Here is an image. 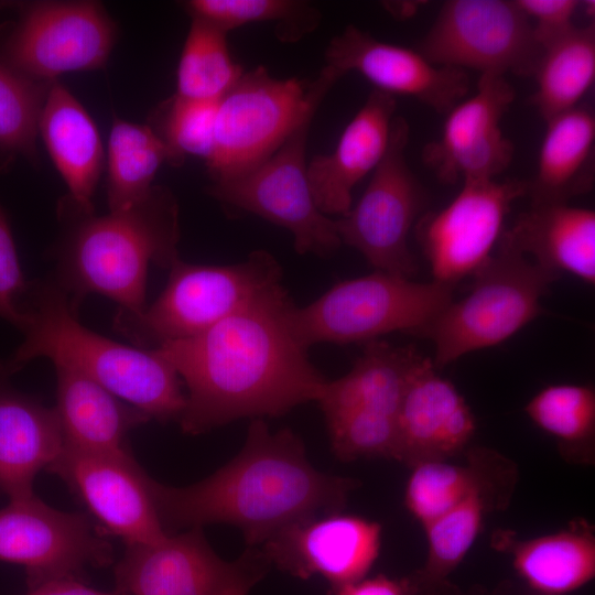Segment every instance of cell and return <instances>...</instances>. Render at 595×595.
<instances>
[{
  "label": "cell",
  "instance_id": "obj_44",
  "mask_svg": "<svg viewBox=\"0 0 595 595\" xmlns=\"http://www.w3.org/2000/svg\"><path fill=\"white\" fill-rule=\"evenodd\" d=\"M435 595H519L515 592L509 583H500L495 588L483 586H472L469 588H461L459 586L448 582ZM524 595V594H523Z\"/></svg>",
  "mask_w": 595,
  "mask_h": 595
},
{
  "label": "cell",
  "instance_id": "obj_14",
  "mask_svg": "<svg viewBox=\"0 0 595 595\" xmlns=\"http://www.w3.org/2000/svg\"><path fill=\"white\" fill-rule=\"evenodd\" d=\"M527 194V181L463 182L443 209L419 219L416 235L433 280L454 286L490 257L511 204Z\"/></svg>",
  "mask_w": 595,
  "mask_h": 595
},
{
  "label": "cell",
  "instance_id": "obj_2",
  "mask_svg": "<svg viewBox=\"0 0 595 595\" xmlns=\"http://www.w3.org/2000/svg\"><path fill=\"white\" fill-rule=\"evenodd\" d=\"M358 484L318 472L294 432H271L260 418L251 421L238 455L205 479L185 487L150 479L169 534L180 528L228 523L241 530L250 547L321 511L338 512Z\"/></svg>",
  "mask_w": 595,
  "mask_h": 595
},
{
  "label": "cell",
  "instance_id": "obj_17",
  "mask_svg": "<svg viewBox=\"0 0 595 595\" xmlns=\"http://www.w3.org/2000/svg\"><path fill=\"white\" fill-rule=\"evenodd\" d=\"M324 60L322 71L335 82L355 71L376 89L413 97L439 113H447L469 90L466 71L436 65L418 50L382 42L353 24L329 41Z\"/></svg>",
  "mask_w": 595,
  "mask_h": 595
},
{
  "label": "cell",
  "instance_id": "obj_25",
  "mask_svg": "<svg viewBox=\"0 0 595 595\" xmlns=\"http://www.w3.org/2000/svg\"><path fill=\"white\" fill-rule=\"evenodd\" d=\"M56 371V412L63 447L95 454L128 453V433L150 419L85 376Z\"/></svg>",
  "mask_w": 595,
  "mask_h": 595
},
{
  "label": "cell",
  "instance_id": "obj_12",
  "mask_svg": "<svg viewBox=\"0 0 595 595\" xmlns=\"http://www.w3.org/2000/svg\"><path fill=\"white\" fill-rule=\"evenodd\" d=\"M418 51L440 66L533 76L543 48L513 1L450 0Z\"/></svg>",
  "mask_w": 595,
  "mask_h": 595
},
{
  "label": "cell",
  "instance_id": "obj_18",
  "mask_svg": "<svg viewBox=\"0 0 595 595\" xmlns=\"http://www.w3.org/2000/svg\"><path fill=\"white\" fill-rule=\"evenodd\" d=\"M479 472L469 493L446 515L423 529L426 558L408 575L419 595H435L463 562L489 515L511 501L519 472L517 465L494 448L478 446Z\"/></svg>",
  "mask_w": 595,
  "mask_h": 595
},
{
  "label": "cell",
  "instance_id": "obj_23",
  "mask_svg": "<svg viewBox=\"0 0 595 595\" xmlns=\"http://www.w3.org/2000/svg\"><path fill=\"white\" fill-rule=\"evenodd\" d=\"M491 547L511 559L527 591L539 595H566L595 576V529L574 519L555 532L522 539L511 530H497Z\"/></svg>",
  "mask_w": 595,
  "mask_h": 595
},
{
  "label": "cell",
  "instance_id": "obj_16",
  "mask_svg": "<svg viewBox=\"0 0 595 595\" xmlns=\"http://www.w3.org/2000/svg\"><path fill=\"white\" fill-rule=\"evenodd\" d=\"M381 536L378 522L338 511L283 528L261 552L269 564L295 577L325 578L333 594L367 576L379 556Z\"/></svg>",
  "mask_w": 595,
  "mask_h": 595
},
{
  "label": "cell",
  "instance_id": "obj_38",
  "mask_svg": "<svg viewBox=\"0 0 595 595\" xmlns=\"http://www.w3.org/2000/svg\"><path fill=\"white\" fill-rule=\"evenodd\" d=\"M333 453L345 462L383 457L397 459V418L349 411L326 418Z\"/></svg>",
  "mask_w": 595,
  "mask_h": 595
},
{
  "label": "cell",
  "instance_id": "obj_41",
  "mask_svg": "<svg viewBox=\"0 0 595 595\" xmlns=\"http://www.w3.org/2000/svg\"><path fill=\"white\" fill-rule=\"evenodd\" d=\"M269 562L262 552L248 549L237 561L235 569L217 595H247L267 572Z\"/></svg>",
  "mask_w": 595,
  "mask_h": 595
},
{
  "label": "cell",
  "instance_id": "obj_27",
  "mask_svg": "<svg viewBox=\"0 0 595 595\" xmlns=\"http://www.w3.org/2000/svg\"><path fill=\"white\" fill-rule=\"evenodd\" d=\"M545 122L537 172L527 181L530 206L567 204L591 192L595 180L593 112L577 106Z\"/></svg>",
  "mask_w": 595,
  "mask_h": 595
},
{
  "label": "cell",
  "instance_id": "obj_20",
  "mask_svg": "<svg viewBox=\"0 0 595 595\" xmlns=\"http://www.w3.org/2000/svg\"><path fill=\"white\" fill-rule=\"evenodd\" d=\"M234 569L201 528H192L155 543L126 545L113 574L116 592L125 595H217Z\"/></svg>",
  "mask_w": 595,
  "mask_h": 595
},
{
  "label": "cell",
  "instance_id": "obj_11",
  "mask_svg": "<svg viewBox=\"0 0 595 595\" xmlns=\"http://www.w3.org/2000/svg\"><path fill=\"white\" fill-rule=\"evenodd\" d=\"M311 121L300 126L266 161L237 176L212 182L207 193L229 208L258 215L293 235L298 253L326 257L342 245L335 219L316 206L306 175Z\"/></svg>",
  "mask_w": 595,
  "mask_h": 595
},
{
  "label": "cell",
  "instance_id": "obj_24",
  "mask_svg": "<svg viewBox=\"0 0 595 595\" xmlns=\"http://www.w3.org/2000/svg\"><path fill=\"white\" fill-rule=\"evenodd\" d=\"M39 136L68 190L65 197L82 210L95 212L94 195L105 164L102 142L87 110L58 79L50 85Z\"/></svg>",
  "mask_w": 595,
  "mask_h": 595
},
{
  "label": "cell",
  "instance_id": "obj_21",
  "mask_svg": "<svg viewBox=\"0 0 595 595\" xmlns=\"http://www.w3.org/2000/svg\"><path fill=\"white\" fill-rule=\"evenodd\" d=\"M394 96L374 89L343 131L335 150L315 155L306 175L317 208L325 215H345L351 192L382 160L396 117Z\"/></svg>",
  "mask_w": 595,
  "mask_h": 595
},
{
  "label": "cell",
  "instance_id": "obj_13",
  "mask_svg": "<svg viewBox=\"0 0 595 595\" xmlns=\"http://www.w3.org/2000/svg\"><path fill=\"white\" fill-rule=\"evenodd\" d=\"M0 560L24 567L29 589L82 581L88 567L112 563V545L87 513L66 512L34 494L0 509Z\"/></svg>",
  "mask_w": 595,
  "mask_h": 595
},
{
  "label": "cell",
  "instance_id": "obj_10",
  "mask_svg": "<svg viewBox=\"0 0 595 595\" xmlns=\"http://www.w3.org/2000/svg\"><path fill=\"white\" fill-rule=\"evenodd\" d=\"M410 127L396 116L388 149L363 196L335 227L342 244L357 249L377 271L409 278L418 270L408 238L428 195L405 158Z\"/></svg>",
  "mask_w": 595,
  "mask_h": 595
},
{
  "label": "cell",
  "instance_id": "obj_26",
  "mask_svg": "<svg viewBox=\"0 0 595 595\" xmlns=\"http://www.w3.org/2000/svg\"><path fill=\"white\" fill-rule=\"evenodd\" d=\"M506 236L541 268L595 282V213L569 204L530 206Z\"/></svg>",
  "mask_w": 595,
  "mask_h": 595
},
{
  "label": "cell",
  "instance_id": "obj_6",
  "mask_svg": "<svg viewBox=\"0 0 595 595\" xmlns=\"http://www.w3.org/2000/svg\"><path fill=\"white\" fill-rule=\"evenodd\" d=\"M163 292L138 314L117 312L113 328L132 346L152 349L208 329L266 289L281 283L282 270L266 250L228 266L177 259Z\"/></svg>",
  "mask_w": 595,
  "mask_h": 595
},
{
  "label": "cell",
  "instance_id": "obj_29",
  "mask_svg": "<svg viewBox=\"0 0 595 595\" xmlns=\"http://www.w3.org/2000/svg\"><path fill=\"white\" fill-rule=\"evenodd\" d=\"M106 192L109 210L128 207L153 186L163 164L180 166L184 156L151 126L115 118L108 140Z\"/></svg>",
  "mask_w": 595,
  "mask_h": 595
},
{
  "label": "cell",
  "instance_id": "obj_8",
  "mask_svg": "<svg viewBox=\"0 0 595 595\" xmlns=\"http://www.w3.org/2000/svg\"><path fill=\"white\" fill-rule=\"evenodd\" d=\"M451 285L414 282L381 271L345 280L292 313L300 343L369 342L392 332L413 334L453 301Z\"/></svg>",
  "mask_w": 595,
  "mask_h": 595
},
{
  "label": "cell",
  "instance_id": "obj_9",
  "mask_svg": "<svg viewBox=\"0 0 595 595\" xmlns=\"http://www.w3.org/2000/svg\"><path fill=\"white\" fill-rule=\"evenodd\" d=\"M15 4V3H14ZM18 18L0 23V64L36 83L104 67L118 26L97 1L19 2Z\"/></svg>",
  "mask_w": 595,
  "mask_h": 595
},
{
  "label": "cell",
  "instance_id": "obj_43",
  "mask_svg": "<svg viewBox=\"0 0 595 595\" xmlns=\"http://www.w3.org/2000/svg\"><path fill=\"white\" fill-rule=\"evenodd\" d=\"M25 595H125L118 592H101L85 585L78 580H63L46 583L35 588L29 589Z\"/></svg>",
  "mask_w": 595,
  "mask_h": 595
},
{
  "label": "cell",
  "instance_id": "obj_33",
  "mask_svg": "<svg viewBox=\"0 0 595 595\" xmlns=\"http://www.w3.org/2000/svg\"><path fill=\"white\" fill-rule=\"evenodd\" d=\"M242 74L241 66L229 53L227 33L193 18L180 56L175 95L219 101Z\"/></svg>",
  "mask_w": 595,
  "mask_h": 595
},
{
  "label": "cell",
  "instance_id": "obj_5",
  "mask_svg": "<svg viewBox=\"0 0 595 595\" xmlns=\"http://www.w3.org/2000/svg\"><path fill=\"white\" fill-rule=\"evenodd\" d=\"M473 277L465 298L413 333L433 343L435 368L511 337L542 313L541 299L561 275L538 266L504 231Z\"/></svg>",
  "mask_w": 595,
  "mask_h": 595
},
{
  "label": "cell",
  "instance_id": "obj_7",
  "mask_svg": "<svg viewBox=\"0 0 595 595\" xmlns=\"http://www.w3.org/2000/svg\"><path fill=\"white\" fill-rule=\"evenodd\" d=\"M335 82L278 79L263 66L244 73L217 105L214 148L206 160L212 182L237 176L270 158L304 122L312 121Z\"/></svg>",
  "mask_w": 595,
  "mask_h": 595
},
{
  "label": "cell",
  "instance_id": "obj_28",
  "mask_svg": "<svg viewBox=\"0 0 595 595\" xmlns=\"http://www.w3.org/2000/svg\"><path fill=\"white\" fill-rule=\"evenodd\" d=\"M420 353L414 346L366 342L351 370L326 380L316 402L325 419L349 411H366L397 418L410 372Z\"/></svg>",
  "mask_w": 595,
  "mask_h": 595
},
{
  "label": "cell",
  "instance_id": "obj_37",
  "mask_svg": "<svg viewBox=\"0 0 595 595\" xmlns=\"http://www.w3.org/2000/svg\"><path fill=\"white\" fill-rule=\"evenodd\" d=\"M217 105L174 94L156 109L151 127L184 158L191 154L206 161L214 148Z\"/></svg>",
  "mask_w": 595,
  "mask_h": 595
},
{
  "label": "cell",
  "instance_id": "obj_31",
  "mask_svg": "<svg viewBox=\"0 0 595 595\" xmlns=\"http://www.w3.org/2000/svg\"><path fill=\"white\" fill-rule=\"evenodd\" d=\"M531 104L545 120L578 106L595 79V24L574 26L543 48Z\"/></svg>",
  "mask_w": 595,
  "mask_h": 595
},
{
  "label": "cell",
  "instance_id": "obj_39",
  "mask_svg": "<svg viewBox=\"0 0 595 595\" xmlns=\"http://www.w3.org/2000/svg\"><path fill=\"white\" fill-rule=\"evenodd\" d=\"M30 282L23 275L8 219L0 206V317L21 331L22 302Z\"/></svg>",
  "mask_w": 595,
  "mask_h": 595
},
{
  "label": "cell",
  "instance_id": "obj_34",
  "mask_svg": "<svg viewBox=\"0 0 595 595\" xmlns=\"http://www.w3.org/2000/svg\"><path fill=\"white\" fill-rule=\"evenodd\" d=\"M191 18L204 20L224 32L252 22H274L281 42H296L313 32L321 12L296 0H190L183 3Z\"/></svg>",
  "mask_w": 595,
  "mask_h": 595
},
{
  "label": "cell",
  "instance_id": "obj_45",
  "mask_svg": "<svg viewBox=\"0 0 595 595\" xmlns=\"http://www.w3.org/2000/svg\"><path fill=\"white\" fill-rule=\"evenodd\" d=\"M524 595H539V594H534V593H531V592H526Z\"/></svg>",
  "mask_w": 595,
  "mask_h": 595
},
{
  "label": "cell",
  "instance_id": "obj_30",
  "mask_svg": "<svg viewBox=\"0 0 595 595\" xmlns=\"http://www.w3.org/2000/svg\"><path fill=\"white\" fill-rule=\"evenodd\" d=\"M515 99L506 76L482 74L477 93L447 113L441 136L422 150V160L441 181L452 161L500 130L499 122Z\"/></svg>",
  "mask_w": 595,
  "mask_h": 595
},
{
  "label": "cell",
  "instance_id": "obj_36",
  "mask_svg": "<svg viewBox=\"0 0 595 595\" xmlns=\"http://www.w3.org/2000/svg\"><path fill=\"white\" fill-rule=\"evenodd\" d=\"M50 85L26 79L0 64V173L19 156L39 162V120Z\"/></svg>",
  "mask_w": 595,
  "mask_h": 595
},
{
  "label": "cell",
  "instance_id": "obj_15",
  "mask_svg": "<svg viewBox=\"0 0 595 595\" xmlns=\"http://www.w3.org/2000/svg\"><path fill=\"white\" fill-rule=\"evenodd\" d=\"M46 472L60 477L106 536L129 544L167 537L151 494L150 479L133 456L63 447Z\"/></svg>",
  "mask_w": 595,
  "mask_h": 595
},
{
  "label": "cell",
  "instance_id": "obj_4",
  "mask_svg": "<svg viewBox=\"0 0 595 595\" xmlns=\"http://www.w3.org/2000/svg\"><path fill=\"white\" fill-rule=\"evenodd\" d=\"M23 342L4 361L10 375L36 358L76 371L150 420H180L185 392L175 369L155 349H143L105 337L78 320V312L48 278L29 284L22 302Z\"/></svg>",
  "mask_w": 595,
  "mask_h": 595
},
{
  "label": "cell",
  "instance_id": "obj_1",
  "mask_svg": "<svg viewBox=\"0 0 595 595\" xmlns=\"http://www.w3.org/2000/svg\"><path fill=\"white\" fill-rule=\"evenodd\" d=\"M296 305L281 283L195 336L152 348L185 385L178 420L196 435L241 418L279 416L316 401L327 379L295 335Z\"/></svg>",
  "mask_w": 595,
  "mask_h": 595
},
{
  "label": "cell",
  "instance_id": "obj_32",
  "mask_svg": "<svg viewBox=\"0 0 595 595\" xmlns=\"http://www.w3.org/2000/svg\"><path fill=\"white\" fill-rule=\"evenodd\" d=\"M529 420L555 440L561 456L571 464L595 462V390L588 385H551L526 404Z\"/></svg>",
  "mask_w": 595,
  "mask_h": 595
},
{
  "label": "cell",
  "instance_id": "obj_3",
  "mask_svg": "<svg viewBox=\"0 0 595 595\" xmlns=\"http://www.w3.org/2000/svg\"><path fill=\"white\" fill-rule=\"evenodd\" d=\"M57 219L60 232L50 252L55 270L50 279L76 312L90 294L115 301L117 312H142L150 264L169 270L180 258L178 204L162 185L106 215L82 210L64 197Z\"/></svg>",
  "mask_w": 595,
  "mask_h": 595
},
{
  "label": "cell",
  "instance_id": "obj_19",
  "mask_svg": "<svg viewBox=\"0 0 595 595\" xmlns=\"http://www.w3.org/2000/svg\"><path fill=\"white\" fill-rule=\"evenodd\" d=\"M475 416L463 396L440 376L432 360L419 355L397 415V459L409 468L450 461L469 447Z\"/></svg>",
  "mask_w": 595,
  "mask_h": 595
},
{
  "label": "cell",
  "instance_id": "obj_22",
  "mask_svg": "<svg viewBox=\"0 0 595 595\" xmlns=\"http://www.w3.org/2000/svg\"><path fill=\"white\" fill-rule=\"evenodd\" d=\"M0 360V490L10 498L34 494L33 482L58 457L63 437L54 407L15 390Z\"/></svg>",
  "mask_w": 595,
  "mask_h": 595
},
{
  "label": "cell",
  "instance_id": "obj_42",
  "mask_svg": "<svg viewBox=\"0 0 595 595\" xmlns=\"http://www.w3.org/2000/svg\"><path fill=\"white\" fill-rule=\"evenodd\" d=\"M333 595H419L408 576L401 578L376 575L348 584Z\"/></svg>",
  "mask_w": 595,
  "mask_h": 595
},
{
  "label": "cell",
  "instance_id": "obj_35",
  "mask_svg": "<svg viewBox=\"0 0 595 595\" xmlns=\"http://www.w3.org/2000/svg\"><path fill=\"white\" fill-rule=\"evenodd\" d=\"M464 464L432 461L415 465L404 488V506L422 529L451 511L473 488L479 472L478 446Z\"/></svg>",
  "mask_w": 595,
  "mask_h": 595
},
{
  "label": "cell",
  "instance_id": "obj_40",
  "mask_svg": "<svg viewBox=\"0 0 595 595\" xmlns=\"http://www.w3.org/2000/svg\"><path fill=\"white\" fill-rule=\"evenodd\" d=\"M532 22L536 40L544 48L575 25L573 18L581 7L576 0H513Z\"/></svg>",
  "mask_w": 595,
  "mask_h": 595
}]
</instances>
